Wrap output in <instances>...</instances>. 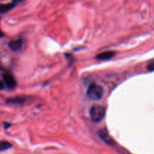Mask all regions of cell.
Segmentation results:
<instances>
[{"mask_svg": "<svg viewBox=\"0 0 154 154\" xmlns=\"http://www.w3.org/2000/svg\"><path fill=\"white\" fill-rule=\"evenodd\" d=\"M105 113H106V111L103 106L95 105V106L92 107V108L90 109V115L93 122L99 123V122L102 121V119L105 117Z\"/></svg>", "mask_w": 154, "mask_h": 154, "instance_id": "6da1fadb", "label": "cell"}, {"mask_svg": "<svg viewBox=\"0 0 154 154\" xmlns=\"http://www.w3.org/2000/svg\"><path fill=\"white\" fill-rule=\"evenodd\" d=\"M87 96L92 100H99L103 96V90L99 85L96 84H90L87 90Z\"/></svg>", "mask_w": 154, "mask_h": 154, "instance_id": "7a4b0ae2", "label": "cell"}, {"mask_svg": "<svg viewBox=\"0 0 154 154\" xmlns=\"http://www.w3.org/2000/svg\"><path fill=\"white\" fill-rule=\"evenodd\" d=\"M3 80H4L5 85L9 89H14L16 87L17 83L14 78L10 74H4L3 75Z\"/></svg>", "mask_w": 154, "mask_h": 154, "instance_id": "3957f363", "label": "cell"}, {"mask_svg": "<svg viewBox=\"0 0 154 154\" xmlns=\"http://www.w3.org/2000/svg\"><path fill=\"white\" fill-rule=\"evenodd\" d=\"M99 135L101 139H102L104 142L109 144V145H112V144H114V140H113L112 138L110 136V135L108 134V131H107L106 129H102V130L99 131Z\"/></svg>", "mask_w": 154, "mask_h": 154, "instance_id": "277c9868", "label": "cell"}, {"mask_svg": "<svg viewBox=\"0 0 154 154\" xmlns=\"http://www.w3.org/2000/svg\"><path fill=\"white\" fill-rule=\"evenodd\" d=\"M114 55H115V52L114 51H105L96 56V58L98 60H108L114 57Z\"/></svg>", "mask_w": 154, "mask_h": 154, "instance_id": "5b68a950", "label": "cell"}, {"mask_svg": "<svg viewBox=\"0 0 154 154\" xmlns=\"http://www.w3.org/2000/svg\"><path fill=\"white\" fill-rule=\"evenodd\" d=\"M23 45V41L21 39H17V40L11 41L10 43L8 44V47L10 48L11 50L14 51H19Z\"/></svg>", "mask_w": 154, "mask_h": 154, "instance_id": "8992f818", "label": "cell"}, {"mask_svg": "<svg viewBox=\"0 0 154 154\" xmlns=\"http://www.w3.org/2000/svg\"><path fill=\"white\" fill-rule=\"evenodd\" d=\"M15 3H8V4H3L0 5V13H6L15 7Z\"/></svg>", "mask_w": 154, "mask_h": 154, "instance_id": "52a82bcc", "label": "cell"}, {"mask_svg": "<svg viewBox=\"0 0 154 154\" xmlns=\"http://www.w3.org/2000/svg\"><path fill=\"white\" fill-rule=\"evenodd\" d=\"M27 100V98L26 97H14L11 98V99H7V102L8 103H14V104H22L24 103Z\"/></svg>", "mask_w": 154, "mask_h": 154, "instance_id": "ba28073f", "label": "cell"}, {"mask_svg": "<svg viewBox=\"0 0 154 154\" xmlns=\"http://www.w3.org/2000/svg\"><path fill=\"white\" fill-rule=\"evenodd\" d=\"M11 147H12L11 144V143H9L8 141H0V152L7 150L8 149L11 148Z\"/></svg>", "mask_w": 154, "mask_h": 154, "instance_id": "9c48e42d", "label": "cell"}, {"mask_svg": "<svg viewBox=\"0 0 154 154\" xmlns=\"http://www.w3.org/2000/svg\"><path fill=\"white\" fill-rule=\"evenodd\" d=\"M147 71H149V72H153L154 71V61L151 62V63H150V64L147 66Z\"/></svg>", "mask_w": 154, "mask_h": 154, "instance_id": "30bf717a", "label": "cell"}, {"mask_svg": "<svg viewBox=\"0 0 154 154\" xmlns=\"http://www.w3.org/2000/svg\"><path fill=\"white\" fill-rule=\"evenodd\" d=\"M4 87H5L4 83L2 82V81H0V90H3V89H4Z\"/></svg>", "mask_w": 154, "mask_h": 154, "instance_id": "8fae6325", "label": "cell"}, {"mask_svg": "<svg viewBox=\"0 0 154 154\" xmlns=\"http://www.w3.org/2000/svg\"><path fill=\"white\" fill-rule=\"evenodd\" d=\"M14 2H22L23 0H13Z\"/></svg>", "mask_w": 154, "mask_h": 154, "instance_id": "7c38bea8", "label": "cell"}, {"mask_svg": "<svg viewBox=\"0 0 154 154\" xmlns=\"http://www.w3.org/2000/svg\"><path fill=\"white\" fill-rule=\"evenodd\" d=\"M3 36V33L2 32H1V30H0V38H2Z\"/></svg>", "mask_w": 154, "mask_h": 154, "instance_id": "4fadbf2b", "label": "cell"}]
</instances>
